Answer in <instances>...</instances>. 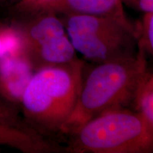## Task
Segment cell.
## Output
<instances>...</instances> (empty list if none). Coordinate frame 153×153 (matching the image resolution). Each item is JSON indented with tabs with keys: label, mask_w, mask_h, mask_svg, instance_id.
<instances>
[{
	"label": "cell",
	"mask_w": 153,
	"mask_h": 153,
	"mask_svg": "<svg viewBox=\"0 0 153 153\" xmlns=\"http://www.w3.org/2000/svg\"><path fill=\"white\" fill-rule=\"evenodd\" d=\"M85 64L78 58L34 72L20 107L23 119L32 131L52 139L60 135L76 106Z\"/></svg>",
	"instance_id": "6da1fadb"
},
{
	"label": "cell",
	"mask_w": 153,
	"mask_h": 153,
	"mask_svg": "<svg viewBox=\"0 0 153 153\" xmlns=\"http://www.w3.org/2000/svg\"><path fill=\"white\" fill-rule=\"evenodd\" d=\"M147 55L137 50L133 57L102 63L85 62L76 106L60 135L68 137L101 113L131 106L136 88L148 69Z\"/></svg>",
	"instance_id": "7a4b0ae2"
},
{
	"label": "cell",
	"mask_w": 153,
	"mask_h": 153,
	"mask_svg": "<svg viewBox=\"0 0 153 153\" xmlns=\"http://www.w3.org/2000/svg\"><path fill=\"white\" fill-rule=\"evenodd\" d=\"M67 153H152L153 128L135 111L101 113L68 136Z\"/></svg>",
	"instance_id": "3957f363"
},
{
	"label": "cell",
	"mask_w": 153,
	"mask_h": 153,
	"mask_svg": "<svg viewBox=\"0 0 153 153\" xmlns=\"http://www.w3.org/2000/svg\"><path fill=\"white\" fill-rule=\"evenodd\" d=\"M16 9L19 16L10 25L16 36L15 48L34 72L77 59L64 24L56 13L40 7Z\"/></svg>",
	"instance_id": "277c9868"
},
{
	"label": "cell",
	"mask_w": 153,
	"mask_h": 153,
	"mask_svg": "<svg viewBox=\"0 0 153 153\" xmlns=\"http://www.w3.org/2000/svg\"><path fill=\"white\" fill-rule=\"evenodd\" d=\"M62 22L76 52L91 63L133 57L137 53L135 26L109 17L65 15Z\"/></svg>",
	"instance_id": "5b68a950"
},
{
	"label": "cell",
	"mask_w": 153,
	"mask_h": 153,
	"mask_svg": "<svg viewBox=\"0 0 153 153\" xmlns=\"http://www.w3.org/2000/svg\"><path fill=\"white\" fill-rule=\"evenodd\" d=\"M34 72L14 47L6 48L0 55V97L20 110L25 89Z\"/></svg>",
	"instance_id": "8992f818"
},
{
	"label": "cell",
	"mask_w": 153,
	"mask_h": 153,
	"mask_svg": "<svg viewBox=\"0 0 153 153\" xmlns=\"http://www.w3.org/2000/svg\"><path fill=\"white\" fill-rule=\"evenodd\" d=\"M23 5L40 7L64 15L85 14L105 16L132 24L126 16L121 0H41Z\"/></svg>",
	"instance_id": "52a82bcc"
},
{
	"label": "cell",
	"mask_w": 153,
	"mask_h": 153,
	"mask_svg": "<svg viewBox=\"0 0 153 153\" xmlns=\"http://www.w3.org/2000/svg\"><path fill=\"white\" fill-rule=\"evenodd\" d=\"M0 145L24 153L65 152L64 146L52 138L0 122Z\"/></svg>",
	"instance_id": "ba28073f"
},
{
	"label": "cell",
	"mask_w": 153,
	"mask_h": 153,
	"mask_svg": "<svg viewBox=\"0 0 153 153\" xmlns=\"http://www.w3.org/2000/svg\"><path fill=\"white\" fill-rule=\"evenodd\" d=\"M131 107L153 128V73L149 68L137 85Z\"/></svg>",
	"instance_id": "9c48e42d"
},
{
	"label": "cell",
	"mask_w": 153,
	"mask_h": 153,
	"mask_svg": "<svg viewBox=\"0 0 153 153\" xmlns=\"http://www.w3.org/2000/svg\"><path fill=\"white\" fill-rule=\"evenodd\" d=\"M137 50L145 55L153 54V12L145 13L142 21L135 26Z\"/></svg>",
	"instance_id": "30bf717a"
},
{
	"label": "cell",
	"mask_w": 153,
	"mask_h": 153,
	"mask_svg": "<svg viewBox=\"0 0 153 153\" xmlns=\"http://www.w3.org/2000/svg\"><path fill=\"white\" fill-rule=\"evenodd\" d=\"M0 122L24 131L36 133L25 123L21 114L20 110L13 106L12 105L8 104L1 97H0Z\"/></svg>",
	"instance_id": "8fae6325"
},
{
	"label": "cell",
	"mask_w": 153,
	"mask_h": 153,
	"mask_svg": "<svg viewBox=\"0 0 153 153\" xmlns=\"http://www.w3.org/2000/svg\"><path fill=\"white\" fill-rule=\"evenodd\" d=\"M15 39L14 31L10 25H5L0 22V55L6 48L14 43Z\"/></svg>",
	"instance_id": "7c38bea8"
},
{
	"label": "cell",
	"mask_w": 153,
	"mask_h": 153,
	"mask_svg": "<svg viewBox=\"0 0 153 153\" xmlns=\"http://www.w3.org/2000/svg\"><path fill=\"white\" fill-rule=\"evenodd\" d=\"M122 2L131 6L143 13L153 12V0H121Z\"/></svg>",
	"instance_id": "4fadbf2b"
},
{
	"label": "cell",
	"mask_w": 153,
	"mask_h": 153,
	"mask_svg": "<svg viewBox=\"0 0 153 153\" xmlns=\"http://www.w3.org/2000/svg\"><path fill=\"white\" fill-rule=\"evenodd\" d=\"M1 1V0H0ZM41 1V0H22V1H20L21 3H28V2H35V1Z\"/></svg>",
	"instance_id": "5bb4252c"
}]
</instances>
